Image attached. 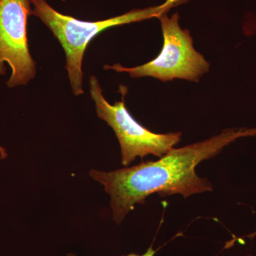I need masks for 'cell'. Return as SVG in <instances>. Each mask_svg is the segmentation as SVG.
<instances>
[{
  "label": "cell",
  "instance_id": "3957f363",
  "mask_svg": "<svg viewBox=\"0 0 256 256\" xmlns=\"http://www.w3.org/2000/svg\"><path fill=\"white\" fill-rule=\"evenodd\" d=\"M159 18L163 46L154 60L133 68H126L121 64H116L106 65L104 68L127 73L132 78L149 76L164 82L174 79L200 82L202 76L210 70V64L195 50L190 31L180 28L178 13L171 18L164 14Z\"/></svg>",
  "mask_w": 256,
  "mask_h": 256
},
{
  "label": "cell",
  "instance_id": "5b68a950",
  "mask_svg": "<svg viewBox=\"0 0 256 256\" xmlns=\"http://www.w3.org/2000/svg\"><path fill=\"white\" fill-rule=\"evenodd\" d=\"M32 0H0V76L12 74L8 86H25L36 75V63L28 48V18Z\"/></svg>",
  "mask_w": 256,
  "mask_h": 256
},
{
  "label": "cell",
  "instance_id": "6da1fadb",
  "mask_svg": "<svg viewBox=\"0 0 256 256\" xmlns=\"http://www.w3.org/2000/svg\"><path fill=\"white\" fill-rule=\"evenodd\" d=\"M255 136L256 128L225 130L202 142L173 148L158 161L146 162L110 172L92 170L90 175L105 186L111 196L114 220L120 224L136 204H143L152 194L162 196L180 194L186 198L212 191V184L197 176V164L217 156L238 138Z\"/></svg>",
  "mask_w": 256,
  "mask_h": 256
},
{
  "label": "cell",
  "instance_id": "7a4b0ae2",
  "mask_svg": "<svg viewBox=\"0 0 256 256\" xmlns=\"http://www.w3.org/2000/svg\"><path fill=\"white\" fill-rule=\"evenodd\" d=\"M188 0H166L159 6L134 10L126 14L101 21L87 22L77 20L58 12L46 0H32V15L36 16L50 28L63 47L66 58V69L76 96L82 95V64L88 44L104 30L152 18H160L172 8Z\"/></svg>",
  "mask_w": 256,
  "mask_h": 256
},
{
  "label": "cell",
  "instance_id": "277c9868",
  "mask_svg": "<svg viewBox=\"0 0 256 256\" xmlns=\"http://www.w3.org/2000/svg\"><path fill=\"white\" fill-rule=\"evenodd\" d=\"M89 88L98 117L112 128L118 139L124 166L130 164L137 156L144 158L152 154L162 158L181 140L182 132L158 134L140 124L130 114L124 104L127 92L126 86H120L122 92V100L117 101L114 105L106 100L98 80L94 76L89 79Z\"/></svg>",
  "mask_w": 256,
  "mask_h": 256
},
{
  "label": "cell",
  "instance_id": "8992f818",
  "mask_svg": "<svg viewBox=\"0 0 256 256\" xmlns=\"http://www.w3.org/2000/svg\"><path fill=\"white\" fill-rule=\"evenodd\" d=\"M156 250H153L152 247L150 246L149 248L148 249V250H146V254H143V255H137V254H131L126 256H154V254H156Z\"/></svg>",
  "mask_w": 256,
  "mask_h": 256
},
{
  "label": "cell",
  "instance_id": "52a82bcc",
  "mask_svg": "<svg viewBox=\"0 0 256 256\" xmlns=\"http://www.w3.org/2000/svg\"><path fill=\"white\" fill-rule=\"evenodd\" d=\"M8 154H6V150H5L4 148H2L0 146V158L2 160H4L6 158Z\"/></svg>",
  "mask_w": 256,
  "mask_h": 256
},
{
  "label": "cell",
  "instance_id": "ba28073f",
  "mask_svg": "<svg viewBox=\"0 0 256 256\" xmlns=\"http://www.w3.org/2000/svg\"></svg>",
  "mask_w": 256,
  "mask_h": 256
}]
</instances>
